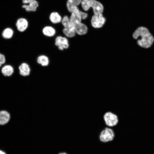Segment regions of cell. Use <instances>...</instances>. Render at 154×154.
I'll return each instance as SVG.
<instances>
[{
  "mask_svg": "<svg viewBox=\"0 0 154 154\" xmlns=\"http://www.w3.org/2000/svg\"><path fill=\"white\" fill-rule=\"evenodd\" d=\"M14 71L13 67L10 65L4 66L1 70L2 74L6 77H9L12 75Z\"/></svg>",
  "mask_w": 154,
  "mask_h": 154,
  "instance_id": "16",
  "label": "cell"
},
{
  "mask_svg": "<svg viewBox=\"0 0 154 154\" xmlns=\"http://www.w3.org/2000/svg\"><path fill=\"white\" fill-rule=\"evenodd\" d=\"M54 44L60 50L67 49L69 45L68 40L67 37L61 36H58L56 37Z\"/></svg>",
  "mask_w": 154,
  "mask_h": 154,
  "instance_id": "7",
  "label": "cell"
},
{
  "mask_svg": "<svg viewBox=\"0 0 154 154\" xmlns=\"http://www.w3.org/2000/svg\"><path fill=\"white\" fill-rule=\"evenodd\" d=\"M80 11L78 12L71 13L70 18V20L74 24L81 22L82 19L80 14Z\"/></svg>",
  "mask_w": 154,
  "mask_h": 154,
  "instance_id": "17",
  "label": "cell"
},
{
  "mask_svg": "<svg viewBox=\"0 0 154 154\" xmlns=\"http://www.w3.org/2000/svg\"><path fill=\"white\" fill-rule=\"evenodd\" d=\"M81 4L82 8L85 11H88L92 7L94 14H101L103 11L102 4L96 0H82Z\"/></svg>",
  "mask_w": 154,
  "mask_h": 154,
  "instance_id": "2",
  "label": "cell"
},
{
  "mask_svg": "<svg viewBox=\"0 0 154 154\" xmlns=\"http://www.w3.org/2000/svg\"><path fill=\"white\" fill-rule=\"evenodd\" d=\"M80 14L82 19H85L87 17L88 14L85 13L80 11Z\"/></svg>",
  "mask_w": 154,
  "mask_h": 154,
  "instance_id": "22",
  "label": "cell"
},
{
  "mask_svg": "<svg viewBox=\"0 0 154 154\" xmlns=\"http://www.w3.org/2000/svg\"><path fill=\"white\" fill-rule=\"evenodd\" d=\"M88 28L81 22L75 24L74 30L76 33L82 35L86 34L88 32Z\"/></svg>",
  "mask_w": 154,
  "mask_h": 154,
  "instance_id": "12",
  "label": "cell"
},
{
  "mask_svg": "<svg viewBox=\"0 0 154 154\" xmlns=\"http://www.w3.org/2000/svg\"><path fill=\"white\" fill-rule=\"evenodd\" d=\"M105 21V18L103 16L102 13L94 14L92 17L91 23L93 27L95 28H99L104 25Z\"/></svg>",
  "mask_w": 154,
  "mask_h": 154,
  "instance_id": "6",
  "label": "cell"
},
{
  "mask_svg": "<svg viewBox=\"0 0 154 154\" xmlns=\"http://www.w3.org/2000/svg\"><path fill=\"white\" fill-rule=\"evenodd\" d=\"M13 31L11 29L7 28L5 29L3 31L2 36L4 38L10 39L13 36Z\"/></svg>",
  "mask_w": 154,
  "mask_h": 154,
  "instance_id": "18",
  "label": "cell"
},
{
  "mask_svg": "<svg viewBox=\"0 0 154 154\" xmlns=\"http://www.w3.org/2000/svg\"><path fill=\"white\" fill-rule=\"evenodd\" d=\"M133 39L136 40L137 45L140 47L148 48L154 42V37L147 27L140 26L137 28L132 34Z\"/></svg>",
  "mask_w": 154,
  "mask_h": 154,
  "instance_id": "1",
  "label": "cell"
},
{
  "mask_svg": "<svg viewBox=\"0 0 154 154\" xmlns=\"http://www.w3.org/2000/svg\"><path fill=\"white\" fill-rule=\"evenodd\" d=\"M19 70L20 74L23 76H29L31 71L30 66L27 63H22L19 67Z\"/></svg>",
  "mask_w": 154,
  "mask_h": 154,
  "instance_id": "11",
  "label": "cell"
},
{
  "mask_svg": "<svg viewBox=\"0 0 154 154\" xmlns=\"http://www.w3.org/2000/svg\"><path fill=\"white\" fill-rule=\"evenodd\" d=\"M61 23L64 28L74 30L75 24L70 20V17L65 15L62 17Z\"/></svg>",
  "mask_w": 154,
  "mask_h": 154,
  "instance_id": "14",
  "label": "cell"
},
{
  "mask_svg": "<svg viewBox=\"0 0 154 154\" xmlns=\"http://www.w3.org/2000/svg\"><path fill=\"white\" fill-rule=\"evenodd\" d=\"M29 23L28 20L24 17L18 19L16 23V26L17 30L20 32L25 31L28 28Z\"/></svg>",
  "mask_w": 154,
  "mask_h": 154,
  "instance_id": "8",
  "label": "cell"
},
{
  "mask_svg": "<svg viewBox=\"0 0 154 154\" xmlns=\"http://www.w3.org/2000/svg\"><path fill=\"white\" fill-rule=\"evenodd\" d=\"M82 0H67L66 3V7L69 11L73 6H78L81 4Z\"/></svg>",
  "mask_w": 154,
  "mask_h": 154,
  "instance_id": "19",
  "label": "cell"
},
{
  "mask_svg": "<svg viewBox=\"0 0 154 154\" xmlns=\"http://www.w3.org/2000/svg\"><path fill=\"white\" fill-rule=\"evenodd\" d=\"M6 62V59L5 56L0 53V67L2 64H4Z\"/></svg>",
  "mask_w": 154,
  "mask_h": 154,
  "instance_id": "21",
  "label": "cell"
},
{
  "mask_svg": "<svg viewBox=\"0 0 154 154\" xmlns=\"http://www.w3.org/2000/svg\"><path fill=\"white\" fill-rule=\"evenodd\" d=\"M103 118L106 124L109 127L115 126L118 122L117 116L110 112H106L104 114Z\"/></svg>",
  "mask_w": 154,
  "mask_h": 154,
  "instance_id": "3",
  "label": "cell"
},
{
  "mask_svg": "<svg viewBox=\"0 0 154 154\" xmlns=\"http://www.w3.org/2000/svg\"><path fill=\"white\" fill-rule=\"evenodd\" d=\"M58 154H68L65 152H61L59 153Z\"/></svg>",
  "mask_w": 154,
  "mask_h": 154,
  "instance_id": "24",
  "label": "cell"
},
{
  "mask_svg": "<svg viewBox=\"0 0 154 154\" xmlns=\"http://www.w3.org/2000/svg\"><path fill=\"white\" fill-rule=\"evenodd\" d=\"M37 62L39 64L43 66H46L49 64V59L48 57L43 54L39 56L37 59Z\"/></svg>",
  "mask_w": 154,
  "mask_h": 154,
  "instance_id": "15",
  "label": "cell"
},
{
  "mask_svg": "<svg viewBox=\"0 0 154 154\" xmlns=\"http://www.w3.org/2000/svg\"><path fill=\"white\" fill-rule=\"evenodd\" d=\"M23 5L22 7L28 12L36 11L39 6V3L36 0H22Z\"/></svg>",
  "mask_w": 154,
  "mask_h": 154,
  "instance_id": "5",
  "label": "cell"
},
{
  "mask_svg": "<svg viewBox=\"0 0 154 154\" xmlns=\"http://www.w3.org/2000/svg\"><path fill=\"white\" fill-rule=\"evenodd\" d=\"M11 115L8 111L5 110H0V125L3 126L7 124L11 119Z\"/></svg>",
  "mask_w": 154,
  "mask_h": 154,
  "instance_id": "9",
  "label": "cell"
},
{
  "mask_svg": "<svg viewBox=\"0 0 154 154\" xmlns=\"http://www.w3.org/2000/svg\"><path fill=\"white\" fill-rule=\"evenodd\" d=\"M62 17L58 12L53 11L49 14V19L51 23L56 24L61 23Z\"/></svg>",
  "mask_w": 154,
  "mask_h": 154,
  "instance_id": "10",
  "label": "cell"
},
{
  "mask_svg": "<svg viewBox=\"0 0 154 154\" xmlns=\"http://www.w3.org/2000/svg\"><path fill=\"white\" fill-rule=\"evenodd\" d=\"M62 33L66 37L72 38L75 36L76 33L74 30H72L67 28H64Z\"/></svg>",
  "mask_w": 154,
  "mask_h": 154,
  "instance_id": "20",
  "label": "cell"
},
{
  "mask_svg": "<svg viewBox=\"0 0 154 154\" xmlns=\"http://www.w3.org/2000/svg\"><path fill=\"white\" fill-rule=\"evenodd\" d=\"M0 154H6V153L4 151L0 150Z\"/></svg>",
  "mask_w": 154,
  "mask_h": 154,
  "instance_id": "23",
  "label": "cell"
},
{
  "mask_svg": "<svg viewBox=\"0 0 154 154\" xmlns=\"http://www.w3.org/2000/svg\"><path fill=\"white\" fill-rule=\"evenodd\" d=\"M42 32L43 35L46 37H52L56 35V31L53 27L46 25L42 28Z\"/></svg>",
  "mask_w": 154,
  "mask_h": 154,
  "instance_id": "13",
  "label": "cell"
},
{
  "mask_svg": "<svg viewBox=\"0 0 154 154\" xmlns=\"http://www.w3.org/2000/svg\"><path fill=\"white\" fill-rule=\"evenodd\" d=\"M114 136V133L112 129L106 127L101 132L99 138L101 141L106 142L112 140Z\"/></svg>",
  "mask_w": 154,
  "mask_h": 154,
  "instance_id": "4",
  "label": "cell"
}]
</instances>
